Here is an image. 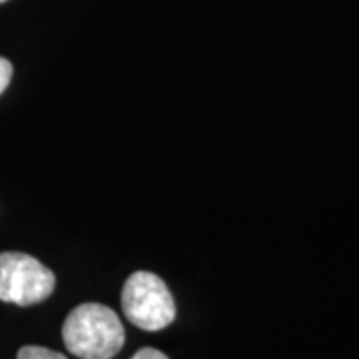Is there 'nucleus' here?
<instances>
[{
  "instance_id": "5",
  "label": "nucleus",
  "mask_w": 359,
  "mask_h": 359,
  "mask_svg": "<svg viewBox=\"0 0 359 359\" xmlns=\"http://www.w3.org/2000/svg\"><path fill=\"white\" fill-rule=\"evenodd\" d=\"M11 78H13V65L0 56V94L11 84Z\"/></svg>"
},
{
  "instance_id": "4",
  "label": "nucleus",
  "mask_w": 359,
  "mask_h": 359,
  "mask_svg": "<svg viewBox=\"0 0 359 359\" xmlns=\"http://www.w3.org/2000/svg\"><path fill=\"white\" fill-rule=\"evenodd\" d=\"M16 359H66V355L58 353V351H52L48 347H40V346H25Z\"/></svg>"
},
{
  "instance_id": "2",
  "label": "nucleus",
  "mask_w": 359,
  "mask_h": 359,
  "mask_svg": "<svg viewBox=\"0 0 359 359\" xmlns=\"http://www.w3.org/2000/svg\"><path fill=\"white\" fill-rule=\"evenodd\" d=\"M122 309L130 323L146 332H160L176 320V302L156 273L136 271L122 290Z\"/></svg>"
},
{
  "instance_id": "6",
  "label": "nucleus",
  "mask_w": 359,
  "mask_h": 359,
  "mask_svg": "<svg viewBox=\"0 0 359 359\" xmlns=\"http://www.w3.org/2000/svg\"><path fill=\"white\" fill-rule=\"evenodd\" d=\"M130 359H168V355H164L160 349H154V347H144Z\"/></svg>"
},
{
  "instance_id": "7",
  "label": "nucleus",
  "mask_w": 359,
  "mask_h": 359,
  "mask_svg": "<svg viewBox=\"0 0 359 359\" xmlns=\"http://www.w3.org/2000/svg\"><path fill=\"white\" fill-rule=\"evenodd\" d=\"M2 2H6V0H0V4H2Z\"/></svg>"
},
{
  "instance_id": "1",
  "label": "nucleus",
  "mask_w": 359,
  "mask_h": 359,
  "mask_svg": "<svg viewBox=\"0 0 359 359\" xmlns=\"http://www.w3.org/2000/svg\"><path fill=\"white\" fill-rule=\"evenodd\" d=\"M66 349L80 359H112L124 346V327L114 309L102 304H82L62 325Z\"/></svg>"
},
{
  "instance_id": "3",
  "label": "nucleus",
  "mask_w": 359,
  "mask_h": 359,
  "mask_svg": "<svg viewBox=\"0 0 359 359\" xmlns=\"http://www.w3.org/2000/svg\"><path fill=\"white\" fill-rule=\"evenodd\" d=\"M56 287V278L36 257L20 252L0 254V302L20 308L36 306L48 299Z\"/></svg>"
}]
</instances>
